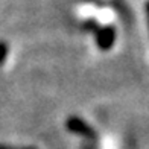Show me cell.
Wrapping results in <instances>:
<instances>
[{"label": "cell", "instance_id": "1", "mask_svg": "<svg viewBox=\"0 0 149 149\" xmlns=\"http://www.w3.org/2000/svg\"><path fill=\"white\" fill-rule=\"evenodd\" d=\"M94 40H96V46L100 50L108 52L114 46V41H116V28L111 24L107 26H97L94 29Z\"/></svg>", "mask_w": 149, "mask_h": 149}, {"label": "cell", "instance_id": "2", "mask_svg": "<svg viewBox=\"0 0 149 149\" xmlns=\"http://www.w3.org/2000/svg\"><path fill=\"white\" fill-rule=\"evenodd\" d=\"M67 130H69L72 134H76V135H81V137H84L85 140H90V141H96V131L93 130V128L87 123L85 120H82L81 117H76V116H73V117H69L67 119Z\"/></svg>", "mask_w": 149, "mask_h": 149}, {"label": "cell", "instance_id": "3", "mask_svg": "<svg viewBox=\"0 0 149 149\" xmlns=\"http://www.w3.org/2000/svg\"><path fill=\"white\" fill-rule=\"evenodd\" d=\"M8 52H9V47L5 41H0V65H2L6 58H8Z\"/></svg>", "mask_w": 149, "mask_h": 149}, {"label": "cell", "instance_id": "4", "mask_svg": "<svg viewBox=\"0 0 149 149\" xmlns=\"http://www.w3.org/2000/svg\"><path fill=\"white\" fill-rule=\"evenodd\" d=\"M97 26H99V23L96 22V20L88 18V20H85V22L82 23V29H84V31H90V32H94V29H96Z\"/></svg>", "mask_w": 149, "mask_h": 149}, {"label": "cell", "instance_id": "5", "mask_svg": "<svg viewBox=\"0 0 149 149\" xmlns=\"http://www.w3.org/2000/svg\"><path fill=\"white\" fill-rule=\"evenodd\" d=\"M0 149H37V148H32V146H23V148H20V146H11V145H0Z\"/></svg>", "mask_w": 149, "mask_h": 149}, {"label": "cell", "instance_id": "6", "mask_svg": "<svg viewBox=\"0 0 149 149\" xmlns=\"http://www.w3.org/2000/svg\"><path fill=\"white\" fill-rule=\"evenodd\" d=\"M82 149H96V146H94V143H93V141H90V143H88V145H85Z\"/></svg>", "mask_w": 149, "mask_h": 149}, {"label": "cell", "instance_id": "7", "mask_svg": "<svg viewBox=\"0 0 149 149\" xmlns=\"http://www.w3.org/2000/svg\"><path fill=\"white\" fill-rule=\"evenodd\" d=\"M85 2H91V3H99V0H85Z\"/></svg>", "mask_w": 149, "mask_h": 149}]
</instances>
